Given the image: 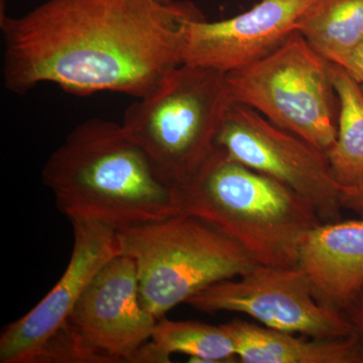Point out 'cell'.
<instances>
[{"label": "cell", "mask_w": 363, "mask_h": 363, "mask_svg": "<svg viewBox=\"0 0 363 363\" xmlns=\"http://www.w3.org/2000/svg\"><path fill=\"white\" fill-rule=\"evenodd\" d=\"M191 1L48 0L21 16L1 11L4 85L25 95L43 83L76 96L116 92L140 99L183 64Z\"/></svg>", "instance_id": "obj_1"}, {"label": "cell", "mask_w": 363, "mask_h": 363, "mask_svg": "<svg viewBox=\"0 0 363 363\" xmlns=\"http://www.w3.org/2000/svg\"><path fill=\"white\" fill-rule=\"evenodd\" d=\"M42 181L70 221L99 222L119 231L180 213L175 188L123 124L107 119L76 125L45 162Z\"/></svg>", "instance_id": "obj_2"}, {"label": "cell", "mask_w": 363, "mask_h": 363, "mask_svg": "<svg viewBox=\"0 0 363 363\" xmlns=\"http://www.w3.org/2000/svg\"><path fill=\"white\" fill-rule=\"evenodd\" d=\"M175 195L181 213L214 227L266 266L298 267L308 234L323 223L292 189L233 161L220 147Z\"/></svg>", "instance_id": "obj_3"}, {"label": "cell", "mask_w": 363, "mask_h": 363, "mask_svg": "<svg viewBox=\"0 0 363 363\" xmlns=\"http://www.w3.org/2000/svg\"><path fill=\"white\" fill-rule=\"evenodd\" d=\"M225 74L181 64L128 107L121 124L172 187L192 180L217 150L231 106Z\"/></svg>", "instance_id": "obj_4"}, {"label": "cell", "mask_w": 363, "mask_h": 363, "mask_svg": "<svg viewBox=\"0 0 363 363\" xmlns=\"http://www.w3.org/2000/svg\"><path fill=\"white\" fill-rule=\"evenodd\" d=\"M119 250L135 262L140 296L157 320L205 289L255 264L240 245L185 213L117 231Z\"/></svg>", "instance_id": "obj_5"}, {"label": "cell", "mask_w": 363, "mask_h": 363, "mask_svg": "<svg viewBox=\"0 0 363 363\" xmlns=\"http://www.w3.org/2000/svg\"><path fill=\"white\" fill-rule=\"evenodd\" d=\"M225 84L231 104L252 107L325 152L335 143L331 63L298 32L266 58L225 74Z\"/></svg>", "instance_id": "obj_6"}, {"label": "cell", "mask_w": 363, "mask_h": 363, "mask_svg": "<svg viewBox=\"0 0 363 363\" xmlns=\"http://www.w3.org/2000/svg\"><path fill=\"white\" fill-rule=\"evenodd\" d=\"M216 145L233 161L292 189L314 207L323 223L342 219L343 187L332 174L326 152L252 107L231 104Z\"/></svg>", "instance_id": "obj_7"}, {"label": "cell", "mask_w": 363, "mask_h": 363, "mask_svg": "<svg viewBox=\"0 0 363 363\" xmlns=\"http://www.w3.org/2000/svg\"><path fill=\"white\" fill-rule=\"evenodd\" d=\"M187 304L203 313H241L269 328L308 337L339 338L354 331L343 312L319 303L300 267L257 264L205 289Z\"/></svg>", "instance_id": "obj_8"}, {"label": "cell", "mask_w": 363, "mask_h": 363, "mask_svg": "<svg viewBox=\"0 0 363 363\" xmlns=\"http://www.w3.org/2000/svg\"><path fill=\"white\" fill-rule=\"evenodd\" d=\"M71 223L73 250L63 276L39 304L2 332L0 362H35L48 341L68 322L99 269L121 253L116 229L82 219Z\"/></svg>", "instance_id": "obj_9"}, {"label": "cell", "mask_w": 363, "mask_h": 363, "mask_svg": "<svg viewBox=\"0 0 363 363\" xmlns=\"http://www.w3.org/2000/svg\"><path fill=\"white\" fill-rule=\"evenodd\" d=\"M157 322L140 301L135 262L123 253L99 269L68 319L83 340L112 363L135 362Z\"/></svg>", "instance_id": "obj_10"}, {"label": "cell", "mask_w": 363, "mask_h": 363, "mask_svg": "<svg viewBox=\"0 0 363 363\" xmlns=\"http://www.w3.org/2000/svg\"><path fill=\"white\" fill-rule=\"evenodd\" d=\"M316 0H260L228 20L190 21L182 62L227 74L252 65L278 50Z\"/></svg>", "instance_id": "obj_11"}, {"label": "cell", "mask_w": 363, "mask_h": 363, "mask_svg": "<svg viewBox=\"0 0 363 363\" xmlns=\"http://www.w3.org/2000/svg\"><path fill=\"white\" fill-rule=\"evenodd\" d=\"M298 267L309 277L319 303L344 313L363 286V219H341L313 229Z\"/></svg>", "instance_id": "obj_12"}, {"label": "cell", "mask_w": 363, "mask_h": 363, "mask_svg": "<svg viewBox=\"0 0 363 363\" xmlns=\"http://www.w3.org/2000/svg\"><path fill=\"white\" fill-rule=\"evenodd\" d=\"M241 363H363V334L313 338L235 319L223 324Z\"/></svg>", "instance_id": "obj_13"}, {"label": "cell", "mask_w": 363, "mask_h": 363, "mask_svg": "<svg viewBox=\"0 0 363 363\" xmlns=\"http://www.w3.org/2000/svg\"><path fill=\"white\" fill-rule=\"evenodd\" d=\"M297 32L322 58L344 67L363 42V0H316Z\"/></svg>", "instance_id": "obj_14"}, {"label": "cell", "mask_w": 363, "mask_h": 363, "mask_svg": "<svg viewBox=\"0 0 363 363\" xmlns=\"http://www.w3.org/2000/svg\"><path fill=\"white\" fill-rule=\"evenodd\" d=\"M331 80L339 102L337 136L328 152L334 178L343 189L363 181V91L342 66L331 63Z\"/></svg>", "instance_id": "obj_15"}, {"label": "cell", "mask_w": 363, "mask_h": 363, "mask_svg": "<svg viewBox=\"0 0 363 363\" xmlns=\"http://www.w3.org/2000/svg\"><path fill=\"white\" fill-rule=\"evenodd\" d=\"M150 345L162 363L171 362L173 354L188 355L191 362H240L233 338L223 325L162 318L157 320Z\"/></svg>", "instance_id": "obj_16"}, {"label": "cell", "mask_w": 363, "mask_h": 363, "mask_svg": "<svg viewBox=\"0 0 363 363\" xmlns=\"http://www.w3.org/2000/svg\"><path fill=\"white\" fill-rule=\"evenodd\" d=\"M33 363H112L83 340L67 322L43 347Z\"/></svg>", "instance_id": "obj_17"}, {"label": "cell", "mask_w": 363, "mask_h": 363, "mask_svg": "<svg viewBox=\"0 0 363 363\" xmlns=\"http://www.w3.org/2000/svg\"><path fill=\"white\" fill-rule=\"evenodd\" d=\"M341 206L343 210L352 212L358 218L363 219V181L357 187L343 189Z\"/></svg>", "instance_id": "obj_18"}, {"label": "cell", "mask_w": 363, "mask_h": 363, "mask_svg": "<svg viewBox=\"0 0 363 363\" xmlns=\"http://www.w3.org/2000/svg\"><path fill=\"white\" fill-rule=\"evenodd\" d=\"M344 314L352 324L353 328L363 334V286L352 303L344 311Z\"/></svg>", "instance_id": "obj_19"}, {"label": "cell", "mask_w": 363, "mask_h": 363, "mask_svg": "<svg viewBox=\"0 0 363 363\" xmlns=\"http://www.w3.org/2000/svg\"><path fill=\"white\" fill-rule=\"evenodd\" d=\"M360 84H363V42L343 67Z\"/></svg>", "instance_id": "obj_20"}, {"label": "cell", "mask_w": 363, "mask_h": 363, "mask_svg": "<svg viewBox=\"0 0 363 363\" xmlns=\"http://www.w3.org/2000/svg\"><path fill=\"white\" fill-rule=\"evenodd\" d=\"M360 85H362V91H363V84H360Z\"/></svg>", "instance_id": "obj_21"}]
</instances>
